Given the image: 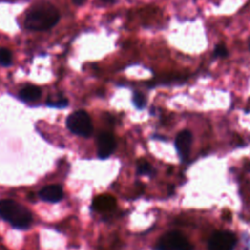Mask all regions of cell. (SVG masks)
Instances as JSON below:
<instances>
[{"label":"cell","mask_w":250,"mask_h":250,"mask_svg":"<svg viewBox=\"0 0 250 250\" xmlns=\"http://www.w3.org/2000/svg\"><path fill=\"white\" fill-rule=\"evenodd\" d=\"M60 20V13L50 3H40L29 9L24 18V26L29 30L44 31L52 28Z\"/></svg>","instance_id":"cell-1"},{"label":"cell","mask_w":250,"mask_h":250,"mask_svg":"<svg viewBox=\"0 0 250 250\" xmlns=\"http://www.w3.org/2000/svg\"><path fill=\"white\" fill-rule=\"evenodd\" d=\"M0 217L19 229H26L32 222L30 211L12 199L0 200Z\"/></svg>","instance_id":"cell-2"},{"label":"cell","mask_w":250,"mask_h":250,"mask_svg":"<svg viewBox=\"0 0 250 250\" xmlns=\"http://www.w3.org/2000/svg\"><path fill=\"white\" fill-rule=\"evenodd\" d=\"M67 129L80 137L88 138L93 133V124L91 117L85 110H76L66 118Z\"/></svg>","instance_id":"cell-3"},{"label":"cell","mask_w":250,"mask_h":250,"mask_svg":"<svg viewBox=\"0 0 250 250\" xmlns=\"http://www.w3.org/2000/svg\"><path fill=\"white\" fill-rule=\"evenodd\" d=\"M157 250H193L192 244L180 231L172 230L163 234L157 244Z\"/></svg>","instance_id":"cell-4"},{"label":"cell","mask_w":250,"mask_h":250,"mask_svg":"<svg viewBox=\"0 0 250 250\" xmlns=\"http://www.w3.org/2000/svg\"><path fill=\"white\" fill-rule=\"evenodd\" d=\"M236 244L235 235L227 230L216 231L209 239L208 250H233Z\"/></svg>","instance_id":"cell-5"},{"label":"cell","mask_w":250,"mask_h":250,"mask_svg":"<svg viewBox=\"0 0 250 250\" xmlns=\"http://www.w3.org/2000/svg\"><path fill=\"white\" fill-rule=\"evenodd\" d=\"M97 145H98V147H97L98 156L101 159H105L109 157L113 153L116 147L115 139L113 135L108 132H104L99 135Z\"/></svg>","instance_id":"cell-6"},{"label":"cell","mask_w":250,"mask_h":250,"mask_svg":"<svg viewBox=\"0 0 250 250\" xmlns=\"http://www.w3.org/2000/svg\"><path fill=\"white\" fill-rule=\"evenodd\" d=\"M191 144H192V134L188 130H183L177 135L175 140V146L180 158L183 161L188 159L190 152Z\"/></svg>","instance_id":"cell-7"},{"label":"cell","mask_w":250,"mask_h":250,"mask_svg":"<svg viewBox=\"0 0 250 250\" xmlns=\"http://www.w3.org/2000/svg\"><path fill=\"white\" fill-rule=\"evenodd\" d=\"M39 197L46 202H59L63 197L62 188L59 185L46 186L39 191Z\"/></svg>","instance_id":"cell-8"},{"label":"cell","mask_w":250,"mask_h":250,"mask_svg":"<svg viewBox=\"0 0 250 250\" xmlns=\"http://www.w3.org/2000/svg\"><path fill=\"white\" fill-rule=\"evenodd\" d=\"M116 205V200L113 196L108 194H102L93 200L92 208L99 212H106L112 210Z\"/></svg>","instance_id":"cell-9"},{"label":"cell","mask_w":250,"mask_h":250,"mask_svg":"<svg viewBox=\"0 0 250 250\" xmlns=\"http://www.w3.org/2000/svg\"><path fill=\"white\" fill-rule=\"evenodd\" d=\"M41 96V89L34 85H27L20 91V99L23 102H34Z\"/></svg>","instance_id":"cell-10"},{"label":"cell","mask_w":250,"mask_h":250,"mask_svg":"<svg viewBox=\"0 0 250 250\" xmlns=\"http://www.w3.org/2000/svg\"><path fill=\"white\" fill-rule=\"evenodd\" d=\"M12 62V53L9 49L0 47V65L9 66Z\"/></svg>","instance_id":"cell-11"},{"label":"cell","mask_w":250,"mask_h":250,"mask_svg":"<svg viewBox=\"0 0 250 250\" xmlns=\"http://www.w3.org/2000/svg\"><path fill=\"white\" fill-rule=\"evenodd\" d=\"M152 171H153V169L148 162L143 160L138 163L137 172L139 175H151Z\"/></svg>","instance_id":"cell-12"},{"label":"cell","mask_w":250,"mask_h":250,"mask_svg":"<svg viewBox=\"0 0 250 250\" xmlns=\"http://www.w3.org/2000/svg\"><path fill=\"white\" fill-rule=\"evenodd\" d=\"M133 103L137 108L142 109L146 105V98L142 93L135 92L133 95Z\"/></svg>","instance_id":"cell-13"},{"label":"cell","mask_w":250,"mask_h":250,"mask_svg":"<svg viewBox=\"0 0 250 250\" xmlns=\"http://www.w3.org/2000/svg\"><path fill=\"white\" fill-rule=\"evenodd\" d=\"M67 104H68V102L64 98H59V99H56V100L51 99V100L47 101V105L52 106V107L62 108V107H65L67 105Z\"/></svg>","instance_id":"cell-14"},{"label":"cell","mask_w":250,"mask_h":250,"mask_svg":"<svg viewBox=\"0 0 250 250\" xmlns=\"http://www.w3.org/2000/svg\"><path fill=\"white\" fill-rule=\"evenodd\" d=\"M214 54L217 57H226L228 56V51L224 45H218L215 49Z\"/></svg>","instance_id":"cell-15"},{"label":"cell","mask_w":250,"mask_h":250,"mask_svg":"<svg viewBox=\"0 0 250 250\" xmlns=\"http://www.w3.org/2000/svg\"><path fill=\"white\" fill-rule=\"evenodd\" d=\"M84 1H85V0H73V2H74L75 4H77V5H81L82 3H84Z\"/></svg>","instance_id":"cell-16"}]
</instances>
